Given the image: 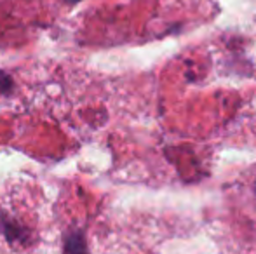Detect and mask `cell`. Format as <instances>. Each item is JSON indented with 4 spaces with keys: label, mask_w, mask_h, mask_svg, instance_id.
<instances>
[{
    "label": "cell",
    "mask_w": 256,
    "mask_h": 254,
    "mask_svg": "<svg viewBox=\"0 0 256 254\" xmlns=\"http://www.w3.org/2000/svg\"><path fill=\"white\" fill-rule=\"evenodd\" d=\"M64 249H66V254H88L84 237H82V234H78V232H72V234L68 235Z\"/></svg>",
    "instance_id": "1"
},
{
    "label": "cell",
    "mask_w": 256,
    "mask_h": 254,
    "mask_svg": "<svg viewBox=\"0 0 256 254\" xmlns=\"http://www.w3.org/2000/svg\"><path fill=\"white\" fill-rule=\"evenodd\" d=\"M10 89H12V80H10V77L7 73H4V71H0V96L7 94Z\"/></svg>",
    "instance_id": "2"
},
{
    "label": "cell",
    "mask_w": 256,
    "mask_h": 254,
    "mask_svg": "<svg viewBox=\"0 0 256 254\" xmlns=\"http://www.w3.org/2000/svg\"><path fill=\"white\" fill-rule=\"evenodd\" d=\"M253 188H254V193H256V180H254V185H253Z\"/></svg>",
    "instance_id": "3"
},
{
    "label": "cell",
    "mask_w": 256,
    "mask_h": 254,
    "mask_svg": "<svg viewBox=\"0 0 256 254\" xmlns=\"http://www.w3.org/2000/svg\"><path fill=\"white\" fill-rule=\"evenodd\" d=\"M68 2H77V0H68Z\"/></svg>",
    "instance_id": "4"
}]
</instances>
